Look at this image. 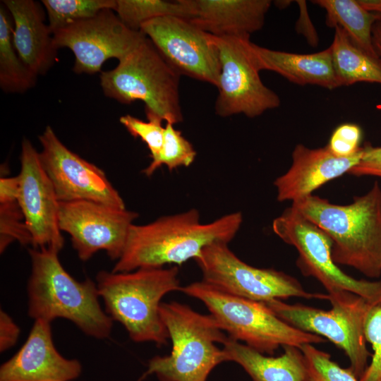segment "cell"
Listing matches in <instances>:
<instances>
[{
    "label": "cell",
    "instance_id": "cell-1",
    "mask_svg": "<svg viewBox=\"0 0 381 381\" xmlns=\"http://www.w3.org/2000/svg\"><path fill=\"white\" fill-rule=\"evenodd\" d=\"M243 222L241 212L225 214L210 223H201L196 209L161 217L144 225L133 224L122 255L113 272L140 268L163 267L195 260L207 246L229 243Z\"/></svg>",
    "mask_w": 381,
    "mask_h": 381
},
{
    "label": "cell",
    "instance_id": "cell-2",
    "mask_svg": "<svg viewBox=\"0 0 381 381\" xmlns=\"http://www.w3.org/2000/svg\"><path fill=\"white\" fill-rule=\"evenodd\" d=\"M291 206L330 238L332 256L369 278L381 275V188L375 181L348 205H336L311 195Z\"/></svg>",
    "mask_w": 381,
    "mask_h": 381
},
{
    "label": "cell",
    "instance_id": "cell-3",
    "mask_svg": "<svg viewBox=\"0 0 381 381\" xmlns=\"http://www.w3.org/2000/svg\"><path fill=\"white\" fill-rule=\"evenodd\" d=\"M28 252L31 260L27 285L28 315L50 323L64 318L90 337L109 338L114 320L99 303L96 282L74 279L62 266L58 252L45 248H32Z\"/></svg>",
    "mask_w": 381,
    "mask_h": 381
},
{
    "label": "cell",
    "instance_id": "cell-4",
    "mask_svg": "<svg viewBox=\"0 0 381 381\" xmlns=\"http://www.w3.org/2000/svg\"><path fill=\"white\" fill-rule=\"evenodd\" d=\"M176 266L131 272L100 271L96 284L106 313L126 329L135 342L160 346L169 339L160 315L162 298L181 290Z\"/></svg>",
    "mask_w": 381,
    "mask_h": 381
},
{
    "label": "cell",
    "instance_id": "cell-5",
    "mask_svg": "<svg viewBox=\"0 0 381 381\" xmlns=\"http://www.w3.org/2000/svg\"><path fill=\"white\" fill-rule=\"evenodd\" d=\"M160 315L172 348L167 356H155L148 374L159 381H207L211 371L228 361L224 344L229 337L212 315L196 312L176 301L162 303Z\"/></svg>",
    "mask_w": 381,
    "mask_h": 381
},
{
    "label": "cell",
    "instance_id": "cell-6",
    "mask_svg": "<svg viewBox=\"0 0 381 381\" xmlns=\"http://www.w3.org/2000/svg\"><path fill=\"white\" fill-rule=\"evenodd\" d=\"M180 77L146 37L115 68L101 73L100 85L107 97L120 103L142 101L147 120L174 125L183 119Z\"/></svg>",
    "mask_w": 381,
    "mask_h": 381
},
{
    "label": "cell",
    "instance_id": "cell-7",
    "mask_svg": "<svg viewBox=\"0 0 381 381\" xmlns=\"http://www.w3.org/2000/svg\"><path fill=\"white\" fill-rule=\"evenodd\" d=\"M180 291L200 301L230 339L262 353L272 356L280 346L300 349L327 341L287 324L263 302L224 293L202 280L181 286Z\"/></svg>",
    "mask_w": 381,
    "mask_h": 381
},
{
    "label": "cell",
    "instance_id": "cell-8",
    "mask_svg": "<svg viewBox=\"0 0 381 381\" xmlns=\"http://www.w3.org/2000/svg\"><path fill=\"white\" fill-rule=\"evenodd\" d=\"M327 300L331 303L327 310L279 299L263 303L291 326L320 336L341 349L349 361L348 368L360 378L371 356L366 346L364 324L374 305L349 291L327 294Z\"/></svg>",
    "mask_w": 381,
    "mask_h": 381
},
{
    "label": "cell",
    "instance_id": "cell-9",
    "mask_svg": "<svg viewBox=\"0 0 381 381\" xmlns=\"http://www.w3.org/2000/svg\"><path fill=\"white\" fill-rule=\"evenodd\" d=\"M272 226L279 238L296 249V265L303 274L315 278L327 294L349 291L373 305L381 302V280L357 279L344 273L332 259L328 235L294 207L275 218Z\"/></svg>",
    "mask_w": 381,
    "mask_h": 381
},
{
    "label": "cell",
    "instance_id": "cell-10",
    "mask_svg": "<svg viewBox=\"0 0 381 381\" xmlns=\"http://www.w3.org/2000/svg\"><path fill=\"white\" fill-rule=\"evenodd\" d=\"M202 281L231 295L255 301L301 297L327 300V294L306 291L294 277L274 269L258 268L242 261L228 247L216 243L205 247L195 260Z\"/></svg>",
    "mask_w": 381,
    "mask_h": 381
},
{
    "label": "cell",
    "instance_id": "cell-11",
    "mask_svg": "<svg viewBox=\"0 0 381 381\" xmlns=\"http://www.w3.org/2000/svg\"><path fill=\"white\" fill-rule=\"evenodd\" d=\"M221 70L216 87L215 113L254 118L280 105L279 97L264 85L249 36H214Z\"/></svg>",
    "mask_w": 381,
    "mask_h": 381
},
{
    "label": "cell",
    "instance_id": "cell-12",
    "mask_svg": "<svg viewBox=\"0 0 381 381\" xmlns=\"http://www.w3.org/2000/svg\"><path fill=\"white\" fill-rule=\"evenodd\" d=\"M140 31L180 75L217 86L221 64L213 35L189 19L176 16L150 20Z\"/></svg>",
    "mask_w": 381,
    "mask_h": 381
},
{
    "label": "cell",
    "instance_id": "cell-13",
    "mask_svg": "<svg viewBox=\"0 0 381 381\" xmlns=\"http://www.w3.org/2000/svg\"><path fill=\"white\" fill-rule=\"evenodd\" d=\"M56 47L68 48L75 56L76 73L100 72L110 59L122 60L146 37L126 26L111 9L82 20L53 33Z\"/></svg>",
    "mask_w": 381,
    "mask_h": 381
},
{
    "label": "cell",
    "instance_id": "cell-14",
    "mask_svg": "<svg viewBox=\"0 0 381 381\" xmlns=\"http://www.w3.org/2000/svg\"><path fill=\"white\" fill-rule=\"evenodd\" d=\"M138 214L88 200L59 202V226L71 236L78 258L88 260L105 250L118 260L124 250L128 231Z\"/></svg>",
    "mask_w": 381,
    "mask_h": 381
},
{
    "label": "cell",
    "instance_id": "cell-15",
    "mask_svg": "<svg viewBox=\"0 0 381 381\" xmlns=\"http://www.w3.org/2000/svg\"><path fill=\"white\" fill-rule=\"evenodd\" d=\"M39 140L40 162L59 202L88 200L126 209L104 172L67 148L49 126Z\"/></svg>",
    "mask_w": 381,
    "mask_h": 381
},
{
    "label": "cell",
    "instance_id": "cell-16",
    "mask_svg": "<svg viewBox=\"0 0 381 381\" xmlns=\"http://www.w3.org/2000/svg\"><path fill=\"white\" fill-rule=\"evenodd\" d=\"M18 202L32 238V248L59 252L64 243L59 226V200L43 169L40 152L24 138L20 153Z\"/></svg>",
    "mask_w": 381,
    "mask_h": 381
},
{
    "label": "cell",
    "instance_id": "cell-17",
    "mask_svg": "<svg viewBox=\"0 0 381 381\" xmlns=\"http://www.w3.org/2000/svg\"><path fill=\"white\" fill-rule=\"evenodd\" d=\"M81 373L79 361L57 351L51 323L36 320L21 348L1 365L0 381H73Z\"/></svg>",
    "mask_w": 381,
    "mask_h": 381
},
{
    "label": "cell",
    "instance_id": "cell-18",
    "mask_svg": "<svg viewBox=\"0 0 381 381\" xmlns=\"http://www.w3.org/2000/svg\"><path fill=\"white\" fill-rule=\"evenodd\" d=\"M363 153L362 147L355 155L339 157L325 146L309 148L297 144L291 155L288 171L274 181L279 202H298L311 195L329 181L349 173L356 166Z\"/></svg>",
    "mask_w": 381,
    "mask_h": 381
},
{
    "label": "cell",
    "instance_id": "cell-19",
    "mask_svg": "<svg viewBox=\"0 0 381 381\" xmlns=\"http://www.w3.org/2000/svg\"><path fill=\"white\" fill-rule=\"evenodd\" d=\"M1 2L11 17L13 44L20 59L36 75L45 74L57 61V48L41 4L33 0Z\"/></svg>",
    "mask_w": 381,
    "mask_h": 381
},
{
    "label": "cell",
    "instance_id": "cell-20",
    "mask_svg": "<svg viewBox=\"0 0 381 381\" xmlns=\"http://www.w3.org/2000/svg\"><path fill=\"white\" fill-rule=\"evenodd\" d=\"M189 19L214 36H249L262 29L270 0H188Z\"/></svg>",
    "mask_w": 381,
    "mask_h": 381
},
{
    "label": "cell",
    "instance_id": "cell-21",
    "mask_svg": "<svg viewBox=\"0 0 381 381\" xmlns=\"http://www.w3.org/2000/svg\"><path fill=\"white\" fill-rule=\"evenodd\" d=\"M261 71L275 72L297 85H314L328 90L339 87L330 47L313 54L273 50L253 43Z\"/></svg>",
    "mask_w": 381,
    "mask_h": 381
},
{
    "label": "cell",
    "instance_id": "cell-22",
    "mask_svg": "<svg viewBox=\"0 0 381 381\" xmlns=\"http://www.w3.org/2000/svg\"><path fill=\"white\" fill-rule=\"evenodd\" d=\"M223 345L227 361L241 366L252 381H306L305 358L298 347L284 346L280 356H273L229 337Z\"/></svg>",
    "mask_w": 381,
    "mask_h": 381
},
{
    "label": "cell",
    "instance_id": "cell-23",
    "mask_svg": "<svg viewBox=\"0 0 381 381\" xmlns=\"http://www.w3.org/2000/svg\"><path fill=\"white\" fill-rule=\"evenodd\" d=\"M312 2L325 11L327 26L340 27L356 47L380 61L373 46L372 30L374 24L381 19V14L366 10L358 0H315Z\"/></svg>",
    "mask_w": 381,
    "mask_h": 381
},
{
    "label": "cell",
    "instance_id": "cell-24",
    "mask_svg": "<svg viewBox=\"0 0 381 381\" xmlns=\"http://www.w3.org/2000/svg\"><path fill=\"white\" fill-rule=\"evenodd\" d=\"M330 48L339 87L357 83L381 85V62L356 47L339 26L334 28Z\"/></svg>",
    "mask_w": 381,
    "mask_h": 381
},
{
    "label": "cell",
    "instance_id": "cell-25",
    "mask_svg": "<svg viewBox=\"0 0 381 381\" xmlns=\"http://www.w3.org/2000/svg\"><path fill=\"white\" fill-rule=\"evenodd\" d=\"M13 22L2 6L0 7V87L7 93H23L33 87L37 77L23 62L13 44Z\"/></svg>",
    "mask_w": 381,
    "mask_h": 381
},
{
    "label": "cell",
    "instance_id": "cell-26",
    "mask_svg": "<svg viewBox=\"0 0 381 381\" xmlns=\"http://www.w3.org/2000/svg\"><path fill=\"white\" fill-rule=\"evenodd\" d=\"M114 11L126 26L137 31L144 23L159 17L191 18L188 0H116Z\"/></svg>",
    "mask_w": 381,
    "mask_h": 381
},
{
    "label": "cell",
    "instance_id": "cell-27",
    "mask_svg": "<svg viewBox=\"0 0 381 381\" xmlns=\"http://www.w3.org/2000/svg\"><path fill=\"white\" fill-rule=\"evenodd\" d=\"M52 34L68 25L92 18L104 9L114 11L116 0H42Z\"/></svg>",
    "mask_w": 381,
    "mask_h": 381
},
{
    "label": "cell",
    "instance_id": "cell-28",
    "mask_svg": "<svg viewBox=\"0 0 381 381\" xmlns=\"http://www.w3.org/2000/svg\"><path fill=\"white\" fill-rule=\"evenodd\" d=\"M196 151L192 144L186 139L181 132L172 123L164 126V140L157 158L143 171L147 176H151L161 166L165 165L169 171L180 167H189L194 162Z\"/></svg>",
    "mask_w": 381,
    "mask_h": 381
},
{
    "label": "cell",
    "instance_id": "cell-29",
    "mask_svg": "<svg viewBox=\"0 0 381 381\" xmlns=\"http://www.w3.org/2000/svg\"><path fill=\"white\" fill-rule=\"evenodd\" d=\"M300 349L306 361V381H360L348 368H342L329 353L314 344L303 345Z\"/></svg>",
    "mask_w": 381,
    "mask_h": 381
},
{
    "label": "cell",
    "instance_id": "cell-30",
    "mask_svg": "<svg viewBox=\"0 0 381 381\" xmlns=\"http://www.w3.org/2000/svg\"><path fill=\"white\" fill-rule=\"evenodd\" d=\"M0 206L1 253L13 241L22 245H32V238L18 200L1 202Z\"/></svg>",
    "mask_w": 381,
    "mask_h": 381
},
{
    "label": "cell",
    "instance_id": "cell-31",
    "mask_svg": "<svg viewBox=\"0 0 381 381\" xmlns=\"http://www.w3.org/2000/svg\"><path fill=\"white\" fill-rule=\"evenodd\" d=\"M364 334L373 353L360 381H381V302L370 308L364 324Z\"/></svg>",
    "mask_w": 381,
    "mask_h": 381
},
{
    "label": "cell",
    "instance_id": "cell-32",
    "mask_svg": "<svg viewBox=\"0 0 381 381\" xmlns=\"http://www.w3.org/2000/svg\"><path fill=\"white\" fill-rule=\"evenodd\" d=\"M119 121L133 137L140 138L147 145L152 160L157 157L164 140L162 121H144L130 114L121 116Z\"/></svg>",
    "mask_w": 381,
    "mask_h": 381
},
{
    "label": "cell",
    "instance_id": "cell-33",
    "mask_svg": "<svg viewBox=\"0 0 381 381\" xmlns=\"http://www.w3.org/2000/svg\"><path fill=\"white\" fill-rule=\"evenodd\" d=\"M361 127L355 123H346L336 128L326 147L337 157H348L361 150Z\"/></svg>",
    "mask_w": 381,
    "mask_h": 381
},
{
    "label": "cell",
    "instance_id": "cell-34",
    "mask_svg": "<svg viewBox=\"0 0 381 381\" xmlns=\"http://www.w3.org/2000/svg\"><path fill=\"white\" fill-rule=\"evenodd\" d=\"M362 149L363 153L358 163L349 174L356 176L381 177V147H374L370 143H365Z\"/></svg>",
    "mask_w": 381,
    "mask_h": 381
},
{
    "label": "cell",
    "instance_id": "cell-35",
    "mask_svg": "<svg viewBox=\"0 0 381 381\" xmlns=\"http://www.w3.org/2000/svg\"><path fill=\"white\" fill-rule=\"evenodd\" d=\"M20 329L11 317L2 309L0 310V351L4 352L17 342Z\"/></svg>",
    "mask_w": 381,
    "mask_h": 381
},
{
    "label": "cell",
    "instance_id": "cell-36",
    "mask_svg": "<svg viewBox=\"0 0 381 381\" xmlns=\"http://www.w3.org/2000/svg\"><path fill=\"white\" fill-rule=\"evenodd\" d=\"M299 6V17L296 22V31L302 34L306 38L308 42L311 46H317L318 43V37L316 30L312 23L306 7L305 1H296Z\"/></svg>",
    "mask_w": 381,
    "mask_h": 381
},
{
    "label": "cell",
    "instance_id": "cell-37",
    "mask_svg": "<svg viewBox=\"0 0 381 381\" xmlns=\"http://www.w3.org/2000/svg\"><path fill=\"white\" fill-rule=\"evenodd\" d=\"M19 186L18 175L11 178H1L0 180V203L18 200Z\"/></svg>",
    "mask_w": 381,
    "mask_h": 381
},
{
    "label": "cell",
    "instance_id": "cell-38",
    "mask_svg": "<svg viewBox=\"0 0 381 381\" xmlns=\"http://www.w3.org/2000/svg\"><path fill=\"white\" fill-rule=\"evenodd\" d=\"M373 43L381 62V19L378 20L373 25L372 30Z\"/></svg>",
    "mask_w": 381,
    "mask_h": 381
},
{
    "label": "cell",
    "instance_id": "cell-39",
    "mask_svg": "<svg viewBox=\"0 0 381 381\" xmlns=\"http://www.w3.org/2000/svg\"><path fill=\"white\" fill-rule=\"evenodd\" d=\"M366 10L381 14V0H358Z\"/></svg>",
    "mask_w": 381,
    "mask_h": 381
},
{
    "label": "cell",
    "instance_id": "cell-40",
    "mask_svg": "<svg viewBox=\"0 0 381 381\" xmlns=\"http://www.w3.org/2000/svg\"><path fill=\"white\" fill-rule=\"evenodd\" d=\"M291 1H274V4L279 8H284L286 6H288Z\"/></svg>",
    "mask_w": 381,
    "mask_h": 381
}]
</instances>
